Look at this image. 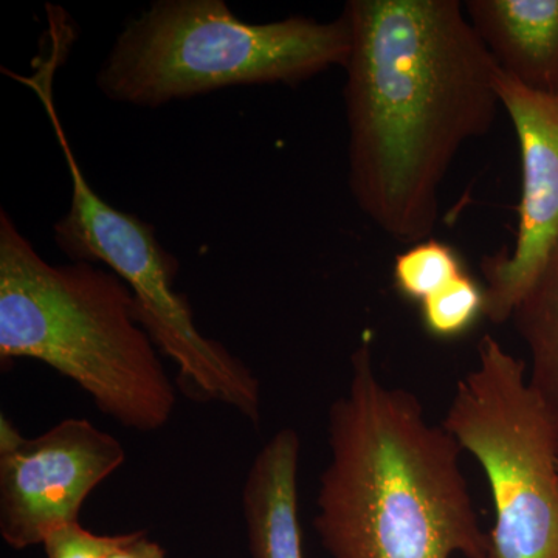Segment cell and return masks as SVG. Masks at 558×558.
Returning a JSON list of instances; mask_svg holds the SVG:
<instances>
[{"mask_svg":"<svg viewBox=\"0 0 558 558\" xmlns=\"http://www.w3.org/2000/svg\"><path fill=\"white\" fill-rule=\"evenodd\" d=\"M349 189L388 236L432 238L459 149L497 119L498 64L458 0H349Z\"/></svg>","mask_w":558,"mask_h":558,"instance_id":"cell-1","label":"cell"},{"mask_svg":"<svg viewBox=\"0 0 558 558\" xmlns=\"http://www.w3.org/2000/svg\"><path fill=\"white\" fill-rule=\"evenodd\" d=\"M315 534L330 558L488 557L462 447L413 392L385 385L366 333L328 413Z\"/></svg>","mask_w":558,"mask_h":558,"instance_id":"cell-2","label":"cell"},{"mask_svg":"<svg viewBox=\"0 0 558 558\" xmlns=\"http://www.w3.org/2000/svg\"><path fill=\"white\" fill-rule=\"evenodd\" d=\"M108 267L50 264L0 211V365L36 360L78 385L102 414L140 433L171 421L178 391Z\"/></svg>","mask_w":558,"mask_h":558,"instance_id":"cell-3","label":"cell"},{"mask_svg":"<svg viewBox=\"0 0 558 558\" xmlns=\"http://www.w3.org/2000/svg\"><path fill=\"white\" fill-rule=\"evenodd\" d=\"M351 53V28L292 16L250 24L223 0H157L128 22L97 73L109 100L157 109L238 86L293 84Z\"/></svg>","mask_w":558,"mask_h":558,"instance_id":"cell-4","label":"cell"},{"mask_svg":"<svg viewBox=\"0 0 558 558\" xmlns=\"http://www.w3.org/2000/svg\"><path fill=\"white\" fill-rule=\"evenodd\" d=\"M47 78L32 81L49 113L72 183L69 211L53 227L57 247L72 263H92L119 275L134 295L140 325L178 369L183 395L236 411L253 425L260 421V384L253 371L218 340L204 336L186 296L175 292L179 260L157 240L156 229L113 208L92 189L75 159L54 108Z\"/></svg>","mask_w":558,"mask_h":558,"instance_id":"cell-5","label":"cell"},{"mask_svg":"<svg viewBox=\"0 0 558 558\" xmlns=\"http://www.w3.org/2000/svg\"><path fill=\"white\" fill-rule=\"evenodd\" d=\"M442 425L486 473L487 558H558V418L529 385L524 360L486 333Z\"/></svg>","mask_w":558,"mask_h":558,"instance_id":"cell-6","label":"cell"},{"mask_svg":"<svg viewBox=\"0 0 558 558\" xmlns=\"http://www.w3.org/2000/svg\"><path fill=\"white\" fill-rule=\"evenodd\" d=\"M126 461L116 436L89 418L69 417L27 439L0 417V535L10 548L43 545L78 523L92 492Z\"/></svg>","mask_w":558,"mask_h":558,"instance_id":"cell-7","label":"cell"},{"mask_svg":"<svg viewBox=\"0 0 558 558\" xmlns=\"http://www.w3.org/2000/svg\"><path fill=\"white\" fill-rule=\"evenodd\" d=\"M495 89L519 137L523 172L515 245L481 260L486 318L501 325L558 238V95L527 89L499 68Z\"/></svg>","mask_w":558,"mask_h":558,"instance_id":"cell-8","label":"cell"},{"mask_svg":"<svg viewBox=\"0 0 558 558\" xmlns=\"http://www.w3.org/2000/svg\"><path fill=\"white\" fill-rule=\"evenodd\" d=\"M464 10L506 75L558 95V0H469Z\"/></svg>","mask_w":558,"mask_h":558,"instance_id":"cell-9","label":"cell"},{"mask_svg":"<svg viewBox=\"0 0 558 558\" xmlns=\"http://www.w3.org/2000/svg\"><path fill=\"white\" fill-rule=\"evenodd\" d=\"M301 440L281 428L258 451L242 488L250 556L304 558L299 512Z\"/></svg>","mask_w":558,"mask_h":558,"instance_id":"cell-10","label":"cell"},{"mask_svg":"<svg viewBox=\"0 0 558 558\" xmlns=\"http://www.w3.org/2000/svg\"><path fill=\"white\" fill-rule=\"evenodd\" d=\"M510 319L531 352L529 385L558 418V238Z\"/></svg>","mask_w":558,"mask_h":558,"instance_id":"cell-11","label":"cell"},{"mask_svg":"<svg viewBox=\"0 0 558 558\" xmlns=\"http://www.w3.org/2000/svg\"><path fill=\"white\" fill-rule=\"evenodd\" d=\"M465 274L458 253L450 245L428 238L400 253L392 266V281L400 295L422 304Z\"/></svg>","mask_w":558,"mask_h":558,"instance_id":"cell-12","label":"cell"},{"mask_svg":"<svg viewBox=\"0 0 558 558\" xmlns=\"http://www.w3.org/2000/svg\"><path fill=\"white\" fill-rule=\"evenodd\" d=\"M418 306L422 326L428 336L454 340L469 333L486 317V292L465 271Z\"/></svg>","mask_w":558,"mask_h":558,"instance_id":"cell-13","label":"cell"},{"mask_svg":"<svg viewBox=\"0 0 558 558\" xmlns=\"http://www.w3.org/2000/svg\"><path fill=\"white\" fill-rule=\"evenodd\" d=\"M119 539L120 534H95L78 521L51 532L43 548L46 558H106Z\"/></svg>","mask_w":558,"mask_h":558,"instance_id":"cell-14","label":"cell"},{"mask_svg":"<svg viewBox=\"0 0 558 558\" xmlns=\"http://www.w3.org/2000/svg\"><path fill=\"white\" fill-rule=\"evenodd\" d=\"M106 558H167V553L159 542L149 538L146 531L120 534L116 548Z\"/></svg>","mask_w":558,"mask_h":558,"instance_id":"cell-15","label":"cell"}]
</instances>
